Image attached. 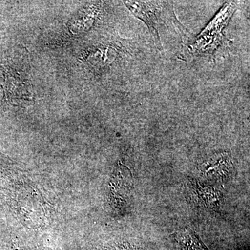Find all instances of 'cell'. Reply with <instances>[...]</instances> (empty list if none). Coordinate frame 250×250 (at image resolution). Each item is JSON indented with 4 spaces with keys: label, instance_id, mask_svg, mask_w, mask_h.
<instances>
[{
    "label": "cell",
    "instance_id": "6da1fadb",
    "mask_svg": "<svg viewBox=\"0 0 250 250\" xmlns=\"http://www.w3.org/2000/svg\"><path fill=\"white\" fill-rule=\"evenodd\" d=\"M123 2L135 17L141 20L147 26L156 47L161 52L164 51L159 31L161 26L173 27L182 39L190 37V33L177 19L171 1H124Z\"/></svg>",
    "mask_w": 250,
    "mask_h": 250
},
{
    "label": "cell",
    "instance_id": "7a4b0ae2",
    "mask_svg": "<svg viewBox=\"0 0 250 250\" xmlns=\"http://www.w3.org/2000/svg\"><path fill=\"white\" fill-rule=\"evenodd\" d=\"M236 4L228 3L213 18L190 46L192 53L196 55L213 54L223 40V29L228 24L236 11Z\"/></svg>",
    "mask_w": 250,
    "mask_h": 250
},
{
    "label": "cell",
    "instance_id": "3957f363",
    "mask_svg": "<svg viewBox=\"0 0 250 250\" xmlns=\"http://www.w3.org/2000/svg\"><path fill=\"white\" fill-rule=\"evenodd\" d=\"M233 169L231 156L228 153H219L202 163L199 172L206 179L215 182L226 180L230 177Z\"/></svg>",
    "mask_w": 250,
    "mask_h": 250
},
{
    "label": "cell",
    "instance_id": "277c9868",
    "mask_svg": "<svg viewBox=\"0 0 250 250\" xmlns=\"http://www.w3.org/2000/svg\"><path fill=\"white\" fill-rule=\"evenodd\" d=\"M190 195L197 205L214 211L218 210L222 200L221 191L210 187H205L195 181H190Z\"/></svg>",
    "mask_w": 250,
    "mask_h": 250
}]
</instances>
